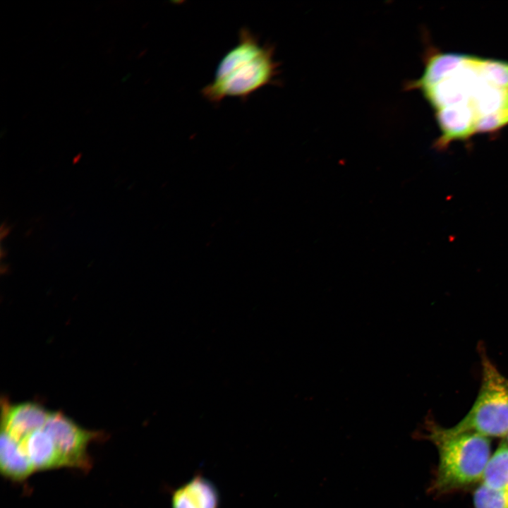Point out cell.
<instances>
[{
	"label": "cell",
	"instance_id": "7a4b0ae2",
	"mask_svg": "<svg viewBox=\"0 0 508 508\" xmlns=\"http://www.w3.org/2000/svg\"><path fill=\"white\" fill-rule=\"evenodd\" d=\"M423 437L436 447L439 462L429 490L443 495L481 480L491 456L490 438L472 432H454L428 418Z\"/></svg>",
	"mask_w": 508,
	"mask_h": 508
},
{
	"label": "cell",
	"instance_id": "ba28073f",
	"mask_svg": "<svg viewBox=\"0 0 508 508\" xmlns=\"http://www.w3.org/2000/svg\"><path fill=\"white\" fill-rule=\"evenodd\" d=\"M22 444L35 471L62 467L55 445L43 429L32 433Z\"/></svg>",
	"mask_w": 508,
	"mask_h": 508
},
{
	"label": "cell",
	"instance_id": "9c48e42d",
	"mask_svg": "<svg viewBox=\"0 0 508 508\" xmlns=\"http://www.w3.org/2000/svg\"><path fill=\"white\" fill-rule=\"evenodd\" d=\"M481 481L490 488L508 491V442L505 440L491 454Z\"/></svg>",
	"mask_w": 508,
	"mask_h": 508
},
{
	"label": "cell",
	"instance_id": "52a82bcc",
	"mask_svg": "<svg viewBox=\"0 0 508 508\" xmlns=\"http://www.w3.org/2000/svg\"><path fill=\"white\" fill-rule=\"evenodd\" d=\"M0 470L13 480H25L35 470L23 444L1 429L0 437Z\"/></svg>",
	"mask_w": 508,
	"mask_h": 508
},
{
	"label": "cell",
	"instance_id": "277c9868",
	"mask_svg": "<svg viewBox=\"0 0 508 508\" xmlns=\"http://www.w3.org/2000/svg\"><path fill=\"white\" fill-rule=\"evenodd\" d=\"M43 430L53 440L62 467L90 468L88 444L101 435L80 428L61 412L49 413Z\"/></svg>",
	"mask_w": 508,
	"mask_h": 508
},
{
	"label": "cell",
	"instance_id": "8fae6325",
	"mask_svg": "<svg viewBox=\"0 0 508 508\" xmlns=\"http://www.w3.org/2000/svg\"><path fill=\"white\" fill-rule=\"evenodd\" d=\"M504 438H505V440L508 442V433H507V436H506Z\"/></svg>",
	"mask_w": 508,
	"mask_h": 508
},
{
	"label": "cell",
	"instance_id": "30bf717a",
	"mask_svg": "<svg viewBox=\"0 0 508 508\" xmlns=\"http://www.w3.org/2000/svg\"><path fill=\"white\" fill-rule=\"evenodd\" d=\"M473 504L475 508H508V491L480 484L474 492Z\"/></svg>",
	"mask_w": 508,
	"mask_h": 508
},
{
	"label": "cell",
	"instance_id": "5b68a950",
	"mask_svg": "<svg viewBox=\"0 0 508 508\" xmlns=\"http://www.w3.org/2000/svg\"><path fill=\"white\" fill-rule=\"evenodd\" d=\"M2 404L1 429L20 442L32 433L43 429L49 415L43 406L34 402Z\"/></svg>",
	"mask_w": 508,
	"mask_h": 508
},
{
	"label": "cell",
	"instance_id": "8992f818",
	"mask_svg": "<svg viewBox=\"0 0 508 508\" xmlns=\"http://www.w3.org/2000/svg\"><path fill=\"white\" fill-rule=\"evenodd\" d=\"M171 508H219V495L214 484L201 473L171 490Z\"/></svg>",
	"mask_w": 508,
	"mask_h": 508
},
{
	"label": "cell",
	"instance_id": "6da1fadb",
	"mask_svg": "<svg viewBox=\"0 0 508 508\" xmlns=\"http://www.w3.org/2000/svg\"><path fill=\"white\" fill-rule=\"evenodd\" d=\"M238 39L220 60L213 80L201 90L210 102L218 103L226 97L247 98L275 83L279 66L273 47L260 44L245 28L240 30Z\"/></svg>",
	"mask_w": 508,
	"mask_h": 508
},
{
	"label": "cell",
	"instance_id": "3957f363",
	"mask_svg": "<svg viewBox=\"0 0 508 508\" xmlns=\"http://www.w3.org/2000/svg\"><path fill=\"white\" fill-rule=\"evenodd\" d=\"M482 376L471 408L456 425L454 432H472L487 437H505L508 433V378L480 353Z\"/></svg>",
	"mask_w": 508,
	"mask_h": 508
}]
</instances>
